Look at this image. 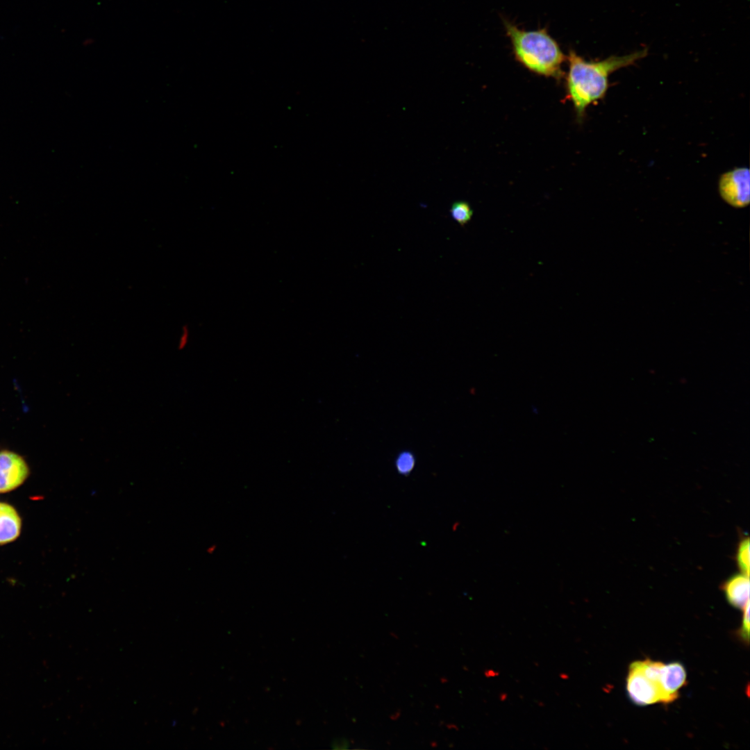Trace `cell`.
<instances>
[{"instance_id":"obj_1","label":"cell","mask_w":750,"mask_h":750,"mask_svg":"<svg viewBox=\"0 0 750 750\" xmlns=\"http://www.w3.org/2000/svg\"><path fill=\"white\" fill-rule=\"evenodd\" d=\"M647 55V50L642 49L599 61H588L570 50L567 56L569 68L565 78L566 99L572 102L578 122H583L590 104L605 97L612 73L635 64Z\"/></svg>"},{"instance_id":"obj_13","label":"cell","mask_w":750,"mask_h":750,"mask_svg":"<svg viewBox=\"0 0 750 750\" xmlns=\"http://www.w3.org/2000/svg\"><path fill=\"white\" fill-rule=\"evenodd\" d=\"M189 338L190 330L187 326H184L181 328V334L179 335L178 342V347L180 350L184 349L187 346Z\"/></svg>"},{"instance_id":"obj_8","label":"cell","mask_w":750,"mask_h":750,"mask_svg":"<svg viewBox=\"0 0 750 750\" xmlns=\"http://www.w3.org/2000/svg\"><path fill=\"white\" fill-rule=\"evenodd\" d=\"M21 528V520L16 510L10 505L0 503V544L16 539Z\"/></svg>"},{"instance_id":"obj_10","label":"cell","mask_w":750,"mask_h":750,"mask_svg":"<svg viewBox=\"0 0 750 750\" xmlns=\"http://www.w3.org/2000/svg\"><path fill=\"white\" fill-rule=\"evenodd\" d=\"M738 562L739 567L744 574L749 575V540L748 538L743 540L738 548Z\"/></svg>"},{"instance_id":"obj_7","label":"cell","mask_w":750,"mask_h":750,"mask_svg":"<svg viewBox=\"0 0 750 750\" xmlns=\"http://www.w3.org/2000/svg\"><path fill=\"white\" fill-rule=\"evenodd\" d=\"M728 601L734 607L744 610L749 603V576L738 574L731 578L723 587Z\"/></svg>"},{"instance_id":"obj_5","label":"cell","mask_w":750,"mask_h":750,"mask_svg":"<svg viewBox=\"0 0 750 750\" xmlns=\"http://www.w3.org/2000/svg\"><path fill=\"white\" fill-rule=\"evenodd\" d=\"M28 474V467L21 456L8 451H0V492L17 488Z\"/></svg>"},{"instance_id":"obj_9","label":"cell","mask_w":750,"mask_h":750,"mask_svg":"<svg viewBox=\"0 0 750 750\" xmlns=\"http://www.w3.org/2000/svg\"><path fill=\"white\" fill-rule=\"evenodd\" d=\"M450 214L460 226H465L472 219L473 210L468 202L457 201L451 204Z\"/></svg>"},{"instance_id":"obj_2","label":"cell","mask_w":750,"mask_h":750,"mask_svg":"<svg viewBox=\"0 0 750 750\" xmlns=\"http://www.w3.org/2000/svg\"><path fill=\"white\" fill-rule=\"evenodd\" d=\"M503 24L518 62L538 75L556 80L563 77L562 65L567 56L545 28L526 31L508 20Z\"/></svg>"},{"instance_id":"obj_12","label":"cell","mask_w":750,"mask_h":750,"mask_svg":"<svg viewBox=\"0 0 750 750\" xmlns=\"http://www.w3.org/2000/svg\"><path fill=\"white\" fill-rule=\"evenodd\" d=\"M740 637L747 642H749V603L747 604L744 608V615L742 619V623L741 628L740 630Z\"/></svg>"},{"instance_id":"obj_4","label":"cell","mask_w":750,"mask_h":750,"mask_svg":"<svg viewBox=\"0 0 750 750\" xmlns=\"http://www.w3.org/2000/svg\"><path fill=\"white\" fill-rule=\"evenodd\" d=\"M722 199L735 208L747 206L750 201V176L747 167L735 168L724 173L718 184Z\"/></svg>"},{"instance_id":"obj_14","label":"cell","mask_w":750,"mask_h":750,"mask_svg":"<svg viewBox=\"0 0 750 750\" xmlns=\"http://www.w3.org/2000/svg\"><path fill=\"white\" fill-rule=\"evenodd\" d=\"M483 674H484V676L486 678H495V677L499 676V671H497L496 669H491V668H488V669H485L484 671Z\"/></svg>"},{"instance_id":"obj_3","label":"cell","mask_w":750,"mask_h":750,"mask_svg":"<svg viewBox=\"0 0 750 750\" xmlns=\"http://www.w3.org/2000/svg\"><path fill=\"white\" fill-rule=\"evenodd\" d=\"M626 690L630 700L637 706L672 703L660 685L647 678L634 662L629 666Z\"/></svg>"},{"instance_id":"obj_6","label":"cell","mask_w":750,"mask_h":750,"mask_svg":"<svg viewBox=\"0 0 750 750\" xmlns=\"http://www.w3.org/2000/svg\"><path fill=\"white\" fill-rule=\"evenodd\" d=\"M686 671L681 663L674 662L664 665L660 683L672 702L678 699V690L686 684Z\"/></svg>"},{"instance_id":"obj_16","label":"cell","mask_w":750,"mask_h":750,"mask_svg":"<svg viewBox=\"0 0 750 750\" xmlns=\"http://www.w3.org/2000/svg\"><path fill=\"white\" fill-rule=\"evenodd\" d=\"M508 694L506 692H501L499 694V700L501 701H505L507 700Z\"/></svg>"},{"instance_id":"obj_17","label":"cell","mask_w":750,"mask_h":750,"mask_svg":"<svg viewBox=\"0 0 750 750\" xmlns=\"http://www.w3.org/2000/svg\"><path fill=\"white\" fill-rule=\"evenodd\" d=\"M538 704V706H544V703H542V701H539Z\"/></svg>"},{"instance_id":"obj_15","label":"cell","mask_w":750,"mask_h":750,"mask_svg":"<svg viewBox=\"0 0 750 750\" xmlns=\"http://www.w3.org/2000/svg\"><path fill=\"white\" fill-rule=\"evenodd\" d=\"M559 678H560V679H562V680H564V681H565V680H568V679H569V674H567V673H565V672H560V673L559 674Z\"/></svg>"},{"instance_id":"obj_11","label":"cell","mask_w":750,"mask_h":750,"mask_svg":"<svg viewBox=\"0 0 750 750\" xmlns=\"http://www.w3.org/2000/svg\"><path fill=\"white\" fill-rule=\"evenodd\" d=\"M415 458L410 452H403L399 455L396 460L395 465L399 473L406 475L409 474L415 466Z\"/></svg>"}]
</instances>
